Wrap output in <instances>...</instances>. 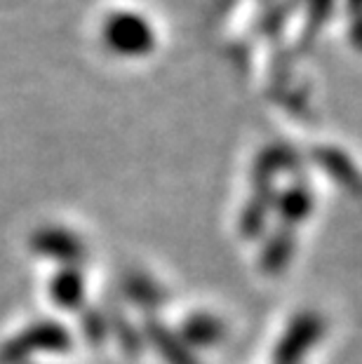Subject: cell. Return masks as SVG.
Masks as SVG:
<instances>
[{
    "label": "cell",
    "instance_id": "cell-1",
    "mask_svg": "<svg viewBox=\"0 0 362 364\" xmlns=\"http://www.w3.org/2000/svg\"><path fill=\"white\" fill-rule=\"evenodd\" d=\"M73 338L57 320H38L0 343V364H31L41 353H66Z\"/></svg>",
    "mask_w": 362,
    "mask_h": 364
},
{
    "label": "cell",
    "instance_id": "cell-2",
    "mask_svg": "<svg viewBox=\"0 0 362 364\" xmlns=\"http://www.w3.org/2000/svg\"><path fill=\"white\" fill-rule=\"evenodd\" d=\"M31 252L38 257L57 261L61 266H80L87 257V245L78 233L64 226H41L28 237Z\"/></svg>",
    "mask_w": 362,
    "mask_h": 364
},
{
    "label": "cell",
    "instance_id": "cell-3",
    "mask_svg": "<svg viewBox=\"0 0 362 364\" xmlns=\"http://www.w3.org/2000/svg\"><path fill=\"white\" fill-rule=\"evenodd\" d=\"M325 334V320L318 313H302L292 320V324L275 346V364H299L308 350L320 343Z\"/></svg>",
    "mask_w": 362,
    "mask_h": 364
},
{
    "label": "cell",
    "instance_id": "cell-4",
    "mask_svg": "<svg viewBox=\"0 0 362 364\" xmlns=\"http://www.w3.org/2000/svg\"><path fill=\"white\" fill-rule=\"evenodd\" d=\"M120 294L129 304L142 308L146 313L158 311L167 301V294L163 287H160V282L156 277H151L149 273H144V270H127V273H122Z\"/></svg>",
    "mask_w": 362,
    "mask_h": 364
},
{
    "label": "cell",
    "instance_id": "cell-5",
    "mask_svg": "<svg viewBox=\"0 0 362 364\" xmlns=\"http://www.w3.org/2000/svg\"><path fill=\"white\" fill-rule=\"evenodd\" d=\"M50 299L64 311H80L85 304V277L78 266H61L50 280Z\"/></svg>",
    "mask_w": 362,
    "mask_h": 364
},
{
    "label": "cell",
    "instance_id": "cell-6",
    "mask_svg": "<svg viewBox=\"0 0 362 364\" xmlns=\"http://www.w3.org/2000/svg\"><path fill=\"white\" fill-rule=\"evenodd\" d=\"M146 338L151 341V346L156 348L158 355L167 364H198L196 355L183 343V338L174 334V331H169L156 317H149V322H146Z\"/></svg>",
    "mask_w": 362,
    "mask_h": 364
},
{
    "label": "cell",
    "instance_id": "cell-7",
    "mask_svg": "<svg viewBox=\"0 0 362 364\" xmlns=\"http://www.w3.org/2000/svg\"><path fill=\"white\" fill-rule=\"evenodd\" d=\"M179 336L183 338V343H186L188 348L191 346H196V348L214 346V343H219V341L223 338V322L217 320L214 315L196 313L181 324Z\"/></svg>",
    "mask_w": 362,
    "mask_h": 364
},
{
    "label": "cell",
    "instance_id": "cell-8",
    "mask_svg": "<svg viewBox=\"0 0 362 364\" xmlns=\"http://www.w3.org/2000/svg\"><path fill=\"white\" fill-rule=\"evenodd\" d=\"M292 254H294V237H292L289 230H278L275 235H271V240H266L264 252H261V268H264V273L273 275L284 270L292 261Z\"/></svg>",
    "mask_w": 362,
    "mask_h": 364
},
{
    "label": "cell",
    "instance_id": "cell-9",
    "mask_svg": "<svg viewBox=\"0 0 362 364\" xmlns=\"http://www.w3.org/2000/svg\"><path fill=\"white\" fill-rule=\"evenodd\" d=\"M104 313H106V320H109V331L115 334L118 343L122 346V350L139 353L142 343H144V336L134 329V324L127 320L125 313H122L118 306H109Z\"/></svg>",
    "mask_w": 362,
    "mask_h": 364
},
{
    "label": "cell",
    "instance_id": "cell-10",
    "mask_svg": "<svg viewBox=\"0 0 362 364\" xmlns=\"http://www.w3.org/2000/svg\"><path fill=\"white\" fill-rule=\"evenodd\" d=\"M80 331L85 341H90V343H104L106 336H109L106 313L99 311V308H85L80 315Z\"/></svg>",
    "mask_w": 362,
    "mask_h": 364
},
{
    "label": "cell",
    "instance_id": "cell-11",
    "mask_svg": "<svg viewBox=\"0 0 362 364\" xmlns=\"http://www.w3.org/2000/svg\"><path fill=\"white\" fill-rule=\"evenodd\" d=\"M311 212V196L306 191H289L280 203V214L287 223H302L304 216Z\"/></svg>",
    "mask_w": 362,
    "mask_h": 364
}]
</instances>
